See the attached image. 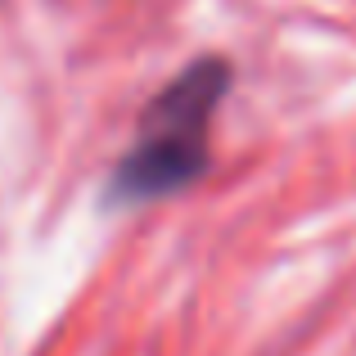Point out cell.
<instances>
[{"mask_svg": "<svg viewBox=\"0 0 356 356\" xmlns=\"http://www.w3.org/2000/svg\"><path fill=\"white\" fill-rule=\"evenodd\" d=\"M230 86V68L221 59H199L163 86V95L145 108L140 140L118 163V194L158 199L190 185L208 163V127L221 95Z\"/></svg>", "mask_w": 356, "mask_h": 356, "instance_id": "1", "label": "cell"}]
</instances>
